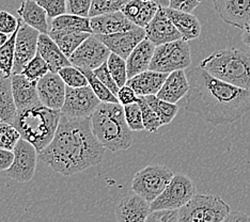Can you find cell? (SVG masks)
<instances>
[{
    "label": "cell",
    "instance_id": "cell-43",
    "mask_svg": "<svg viewBox=\"0 0 250 222\" xmlns=\"http://www.w3.org/2000/svg\"><path fill=\"white\" fill-rule=\"evenodd\" d=\"M179 221V209H160L150 213L146 222H177Z\"/></svg>",
    "mask_w": 250,
    "mask_h": 222
},
{
    "label": "cell",
    "instance_id": "cell-15",
    "mask_svg": "<svg viewBox=\"0 0 250 222\" xmlns=\"http://www.w3.org/2000/svg\"><path fill=\"white\" fill-rule=\"evenodd\" d=\"M111 53L119 55L125 60L134 48L146 39L145 28L136 26L134 29L112 34H95Z\"/></svg>",
    "mask_w": 250,
    "mask_h": 222
},
{
    "label": "cell",
    "instance_id": "cell-16",
    "mask_svg": "<svg viewBox=\"0 0 250 222\" xmlns=\"http://www.w3.org/2000/svg\"><path fill=\"white\" fill-rule=\"evenodd\" d=\"M146 38L158 46L165 43L181 40L182 36L166 13L164 7H160L155 16L145 28Z\"/></svg>",
    "mask_w": 250,
    "mask_h": 222
},
{
    "label": "cell",
    "instance_id": "cell-51",
    "mask_svg": "<svg viewBox=\"0 0 250 222\" xmlns=\"http://www.w3.org/2000/svg\"><path fill=\"white\" fill-rule=\"evenodd\" d=\"M242 41L250 48V22L242 29Z\"/></svg>",
    "mask_w": 250,
    "mask_h": 222
},
{
    "label": "cell",
    "instance_id": "cell-13",
    "mask_svg": "<svg viewBox=\"0 0 250 222\" xmlns=\"http://www.w3.org/2000/svg\"><path fill=\"white\" fill-rule=\"evenodd\" d=\"M20 27L15 42V60L12 74L21 73L22 68L38 54L40 32L19 19Z\"/></svg>",
    "mask_w": 250,
    "mask_h": 222
},
{
    "label": "cell",
    "instance_id": "cell-11",
    "mask_svg": "<svg viewBox=\"0 0 250 222\" xmlns=\"http://www.w3.org/2000/svg\"><path fill=\"white\" fill-rule=\"evenodd\" d=\"M14 161L8 170L7 174L11 179L27 183L35 176L39 152L29 141L21 138L14 147Z\"/></svg>",
    "mask_w": 250,
    "mask_h": 222
},
{
    "label": "cell",
    "instance_id": "cell-2",
    "mask_svg": "<svg viewBox=\"0 0 250 222\" xmlns=\"http://www.w3.org/2000/svg\"><path fill=\"white\" fill-rule=\"evenodd\" d=\"M105 151L92 132L90 119L61 116L54 139L39 153V159L55 172L72 176L100 164Z\"/></svg>",
    "mask_w": 250,
    "mask_h": 222
},
{
    "label": "cell",
    "instance_id": "cell-54",
    "mask_svg": "<svg viewBox=\"0 0 250 222\" xmlns=\"http://www.w3.org/2000/svg\"><path fill=\"white\" fill-rule=\"evenodd\" d=\"M143 1H152V0H143Z\"/></svg>",
    "mask_w": 250,
    "mask_h": 222
},
{
    "label": "cell",
    "instance_id": "cell-8",
    "mask_svg": "<svg viewBox=\"0 0 250 222\" xmlns=\"http://www.w3.org/2000/svg\"><path fill=\"white\" fill-rule=\"evenodd\" d=\"M173 175L172 171L164 164H150L134 175L132 190L151 203L169 185Z\"/></svg>",
    "mask_w": 250,
    "mask_h": 222
},
{
    "label": "cell",
    "instance_id": "cell-32",
    "mask_svg": "<svg viewBox=\"0 0 250 222\" xmlns=\"http://www.w3.org/2000/svg\"><path fill=\"white\" fill-rule=\"evenodd\" d=\"M81 70L86 75L91 89L102 102H120L117 96L96 77L93 70H87V68H81Z\"/></svg>",
    "mask_w": 250,
    "mask_h": 222
},
{
    "label": "cell",
    "instance_id": "cell-25",
    "mask_svg": "<svg viewBox=\"0 0 250 222\" xmlns=\"http://www.w3.org/2000/svg\"><path fill=\"white\" fill-rule=\"evenodd\" d=\"M166 13L172 20L174 26L181 33L182 39L185 41H191L196 40L201 34V24L199 21L198 17L189 12H184V11L174 10L171 8H165Z\"/></svg>",
    "mask_w": 250,
    "mask_h": 222
},
{
    "label": "cell",
    "instance_id": "cell-9",
    "mask_svg": "<svg viewBox=\"0 0 250 222\" xmlns=\"http://www.w3.org/2000/svg\"><path fill=\"white\" fill-rule=\"evenodd\" d=\"M195 195L196 186L190 178L182 173L174 174L165 190L150 203L151 212L160 209H180Z\"/></svg>",
    "mask_w": 250,
    "mask_h": 222
},
{
    "label": "cell",
    "instance_id": "cell-24",
    "mask_svg": "<svg viewBox=\"0 0 250 222\" xmlns=\"http://www.w3.org/2000/svg\"><path fill=\"white\" fill-rule=\"evenodd\" d=\"M168 75V73L146 70L127 79L126 84L132 87L138 96L157 94Z\"/></svg>",
    "mask_w": 250,
    "mask_h": 222
},
{
    "label": "cell",
    "instance_id": "cell-14",
    "mask_svg": "<svg viewBox=\"0 0 250 222\" xmlns=\"http://www.w3.org/2000/svg\"><path fill=\"white\" fill-rule=\"evenodd\" d=\"M41 104L56 110H61L65 101L66 84L58 73L48 72L37 83Z\"/></svg>",
    "mask_w": 250,
    "mask_h": 222
},
{
    "label": "cell",
    "instance_id": "cell-6",
    "mask_svg": "<svg viewBox=\"0 0 250 222\" xmlns=\"http://www.w3.org/2000/svg\"><path fill=\"white\" fill-rule=\"evenodd\" d=\"M231 213L229 204L218 196L195 195L179 209L181 222H220Z\"/></svg>",
    "mask_w": 250,
    "mask_h": 222
},
{
    "label": "cell",
    "instance_id": "cell-46",
    "mask_svg": "<svg viewBox=\"0 0 250 222\" xmlns=\"http://www.w3.org/2000/svg\"><path fill=\"white\" fill-rule=\"evenodd\" d=\"M143 4H144L143 0H129L128 2L124 4V7L122 8L121 12L125 16H126L129 20H132L134 22L140 13V10H141V8H143Z\"/></svg>",
    "mask_w": 250,
    "mask_h": 222
},
{
    "label": "cell",
    "instance_id": "cell-44",
    "mask_svg": "<svg viewBox=\"0 0 250 222\" xmlns=\"http://www.w3.org/2000/svg\"><path fill=\"white\" fill-rule=\"evenodd\" d=\"M20 27L18 17H15L7 11H0V31L11 36Z\"/></svg>",
    "mask_w": 250,
    "mask_h": 222
},
{
    "label": "cell",
    "instance_id": "cell-28",
    "mask_svg": "<svg viewBox=\"0 0 250 222\" xmlns=\"http://www.w3.org/2000/svg\"><path fill=\"white\" fill-rule=\"evenodd\" d=\"M16 112L18 108L14 101L11 77L5 76L0 71V119L2 122L12 124Z\"/></svg>",
    "mask_w": 250,
    "mask_h": 222
},
{
    "label": "cell",
    "instance_id": "cell-1",
    "mask_svg": "<svg viewBox=\"0 0 250 222\" xmlns=\"http://www.w3.org/2000/svg\"><path fill=\"white\" fill-rule=\"evenodd\" d=\"M187 78L185 109L214 126L234 123L250 111V89L220 81L201 66L189 70Z\"/></svg>",
    "mask_w": 250,
    "mask_h": 222
},
{
    "label": "cell",
    "instance_id": "cell-17",
    "mask_svg": "<svg viewBox=\"0 0 250 222\" xmlns=\"http://www.w3.org/2000/svg\"><path fill=\"white\" fill-rule=\"evenodd\" d=\"M216 13L226 24L238 29L250 22V0H212Z\"/></svg>",
    "mask_w": 250,
    "mask_h": 222
},
{
    "label": "cell",
    "instance_id": "cell-30",
    "mask_svg": "<svg viewBox=\"0 0 250 222\" xmlns=\"http://www.w3.org/2000/svg\"><path fill=\"white\" fill-rule=\"evenodd\" d=\"M145 99L146 100L147 104L152 107V109L156 112L158 118L161 119L163 125L171 123L175 116L178 115L179 107L177 104L161 100L160 98H157L156 94L146 95L145 96Z\"/></svg>",
    "mask_w": 250,
    "mask_h": 222
},
{
    "label": "cell",
    "instance_id": "cell-22",
    "mask_svg": "<svg viewBox=\"0 0 250 222\" xmlns=\"http://www.w3.org/2000/svg\"><path fill=\"white\" fill-rule=\"evenodd\" d=\"M38 53L46 61L49 71L53 73H58L62 67L72 64L70 59L62 53L58 45L47 33H40Z\"/></svg>",
    "mask_w": 250,
    "mask_h": 222
},
{
    "label": "cell",
    "instance_id": "cell-39",
    "mask_svg": "<svg viewBox=\"0 0 250 222\" xmlns=\"http://www.w3.org/2000/svg\"><path fill=\"white\" fill-rule=\"evenodd\" d=\"M124 113L128 127L132 129L133 132H141V130H145L143 112H141L140 106L137 101L125 105Z\"/></svg>",
    "mask_w": 250,
    "mask_h": 222
},
{
    "label": "cell",
    "instance_id": "cell-3",
    "mask_svg": "<svg viewBox=\"0 0 250 222\" xmlns=\"http://www.w3.org/2000/svg\"><path fill=\"white\" fill-rule=\"evenodd\" d=\"M91 128L106 150L125 151L133 144V130L125 119L120 102H101L91 117Z\"/></svg>",
    "mask_w": 250,
    "mask_h": 222
},
{
    "label": "cell",
    "instance_id": "cell-33",
    "mask_svg": "<svg viewBox=\"0 0 250 222\" xmlns=\"http://www.w3.org/2000/svg\"><path fill=\"white\" fill-rule=\"evenodd\" d=\"M107 66L119 87L121 88L126 84L128 79L126 60L115 53H111L107 59Z\"/></svg>",
    "mask_w": 250,
    "mask_h": 222
},
{
    "label": "cell",
    "instance_id": "cell-52",
    "mask_svg": "<svg viewBox=\"0 0 250 222\" xmlns=\"http://www.w3.org/2000/svg\"><path fill=\"white\" fill-rule=\"evenodd\" d=\"M9 38H10L9 34H7V33H4V32H1V31H0V47L3 46V45L8 42Z\"/></svg>",
    "mask_w": 250,
    "mask_h": 222
},
{
    "label": "cell",
    "instance_id": "cell-20",
    "mask_svg": "<svg viewBox=\"0 0 250 222\" xmlns=\"http://www.w3.org/2000/svg\"><path fill=\"white\" fill-rule=\"evenodd\" d=\"M90 24L93 34H112L134 29L136 27L121 11L91 17Z\"/></svg>",
    "mask_w": 250,
    "mask_h": 222
},
{
    "label": "cell",
    "instance_id": "cell-47",
    "mask_svg": "<svg viewBox=\"0 0 250 222\" xmlns=\"http://www.w3.org/2000/svg\"><path fill=\"white\" fill-rule=\"evenodd\" d=\"M117 98L119 101H120V104H122L123 106L132 104V102H136L138 101V95L136 94L134 89L129 87L128 84H125L119 89Z\"/></svg>",
    "mask_w": 250,
    "mask_h": 222
},
{
    "label": "cell",
    "instance_id": "cell-55",
    "mask_svg": "<svg viewBox=\"0 0 250 222\" xmlns=\"http://www.w3.org/2000/svg\"><path fill=\"white\" fill-rule=\"evenodd\" d=\"M1 122H2V120H1V119H0V123H1Z\"/></svg>",
    "mask_w": 250,
    "mask_h": 222
},
{
    "label": "cell",
    "instance_id": "cell-42",
    "mask_svg": "<svg viewBox=\"0 0 250 222\" xmlns=\"http://www.w3.org/2000/svg\"><path fill=\"white\" fill-rule=\"evenodd\" d=\"M93 73L95 74L96 77H98L100 81L103 82L106 87L117 96L120 87H119L117 82L115 81V79H113V77L111 76L109 68H108V66H107V61L105 62V63L102 64L101 66L96 67L95 70H93Z\"/></svg>",
    "mask_w": 250,
    "mask_h": 222
},
{
    "label": "cell",
    "instance_id": "cell-19",
    "mask_svg": "<svg viewBox=\"0 0 250 222\" xmlns=\"http://www.w3.org/2000/svg\"><path fill=\"white\" fill-rule=\"evenodd\" d=\"M11 81H12V91L18 111L42 105L38 94V81H31L21 73L12 74Z\"/></svg>",
    "mask_w": 250,
    "mask_h": 222
},
{
    "label": "cell",
    "instance_id": "cell-40",
    "mask_svg": "<svg viewBox=\"0 0 250 222\" xmlns=\"http://www.w3.org/2000/svg\"><path fill=\"white\" fill-rule=\"evenodd\" d=\"M36 1L46 11L48 19H56L65 14L67 11V0H36Z\"/></svg>",
    "mask_w": 250,
    "mask_h": 222
},
{
    "label": "cell",
    "instance_id": "cell-10",
    "mask_svg": "<svg viewBox=\"0 0 250 222\" xmlns=\"http://www.w3.org/2000/svg\"><path fill=\"white\" fill-rule=\"evenodd\" d=\"M101 101L90 85L72 88L66 85L65 101L61 108V115L75 119H91Z\"/></svg>",
    "mask_w": 250,
    "mask_h": 222
},
{
    "label": "cell",
    "instance_id": "cell-41",
    "mask_svg": "<svg viewBox=\"0 0 250 222\" xmlns=\"http://www.w3.org/2000/svg\"><path fill=\"white\" fill-rule=\"evenodd\" d=\"M160 5L155 3L154 1H144L143 8L140 10V13L137 16V19L135 20L134 24L141 28H146V25L153 20V17L155 16Z\"/></svg>",
    "mask_w": 250,
    "mask_h": 222
},
{
    "label": "cell",
    "instance_id": "cell-34",
    "mask_svg": "<svg viewBox=\"0 0 250 222\" xmlns=\"http://www.w3.org/2000/svg\"><path fill=\"white\" fill-rule=\"evenodd\" d=\"M137 102L140 106L141 112H143L145 130L149 133H156L158 129L164 126L161 119L158 118L156 112L152 109V107L147 104L145 96H138Z\"/></svg>",
    "mask_w": 250,
    "mask_h": 222
},
{
    "label": "cell",
    "instance_id": "cell-4",
    "mask_svg": "<svg viewBox=\"0 0 250 222\" xmlns=\"http://www.w3.org/2000/svg\"><path fill=\"white\" fill-rule=\"evenodd\" d=\"M61 116L60 110L39 105L16 112L12 125L40 153L54 139Z\"/></svg>",
    "mask_w": 250,
    "mask_h": 222
},
{
    "label": "cell",
    "instance_id": "cell-23",
    "mask_svg": "<svg viewBox=\"0 0 250 222\" xmlns=\"http://www.w3.org/2000/svg\"><path fill=\"white\" fill-rule=\"evenodd\" d=\"M155 48L156 45L146 38L134 48L126 59L128 79L149 70Z\"/></svg>",
    "mask_w": 250,
    "mask_h": 222
},
{
    "label": "cell",
    "instance_id": "cell-18",
    "mask_svg": "<svg viewBox=\"0 0 250 222\" xmlns=\"http://www.w3.org/2000/svg\"><path fill=\"white\" fill-rule=\"evenodd\" d=\"M151 213V205L145 198L130 193L122 198L116 207V220L120 222H145Z\"/></svg>",
    "mask_w": 250,
    "mask_h": 222
},
{
    "label": "cell",
    "instance_id": "cell-5",
    "mask_svg": "<svg viewBox=\"0 0 250 222\" xmlns=\"http://www.w3.org/2000/svg\"><path fill=\"white\" fill-rule=\"evenodd\" d=\"M199 66L216 78L236 87L250 89V54L235 47L215 51Z\"/></svg>",
    "mask_w": 250,
    "mask_h": 222
},
{
    "label": "cell",
    "instance_id": "cell-7",
    "mask_svg": "<svg viewBox=\"0 0 250 222\" xmlns=\"http://www.w3.org/2000/svg\"><path fill=\"white\" fill-rule=\"evenodd\" d=\"M190 64V47L187 41L181 39L156 46L149 70L169 74L178 70H185Z\"/></svg>",
    "mask_w": 250,
    "mask_h": 222
},
{
    "label": "cell",
    "instance_id": "cell-26",
    "mask_svg": "<svg viewBox=\"0 0 250 222\" xmlns=\"http://www.w3.org/2000/svg\"><path fill=\"white\" fill-rule=\"evenodd\" d=\"M20 19L41 33L49 32L47 13L36 0H22L18 9Z\"/></svg>",
    "mask_w": 250,
    "mask_h": 222
},
{
    "label": "cell",
    "instance_id": "cell-27",
    "mask_svg": "<svg viewBox=\"0 0 250 222\" xmlns=\"http://www.w3.org/2000/svg\"><path fill=\"white\" fill-rule=\"evenodd\" d=\"M49 31L93 33L90 24V17H83L72 13H65L53 19Z\"/></svg>",
    "mask_w": 250,
    "mask_h": 222
},
{
    "label": "cell",
    "instance_id": "cell-12",
    "mask_svg": "<svg viewBox=\"0 0 250 222\" xmlns=\"http://www.w3.org/2000/svg\"><path fill=\"white\" fill-rule=\"evenodd\" d=\"M111 54L110 49L95 36H91L84 40L73 55L70 57L72 65L87 70H95L107 61Z\"/></svg>",
    "mask_w": 250,
    "mask_h": 222
},
{
    "label": "cell",
    "instance_id": "cell-49",
    "mask_svg": "<svg viewBox=\"0 0 250 222\" xmlns=\"http://www.w3.org/2000/svg\"><path fill=\"white\" fill-rule=\"evenodd\" d=\"M14 161V152L0 149V171H7Z\"/></svg>",
    "mask_w": 250,
    "mask_h": 222
},
{
    "label": "cell",
    "instance_id": "cell-36",
    "mask_svg": "<svg viewBox=\"0 0 250 222\" xmlns=\"http://www.w3.org/2000/svg\"><path fill=\"white\" fill-rule=\"evenodd\" d=\"M60 77L63 79V81L67 87L72 88H81L88 85V79L86 75L83 73L81 68L74 65H67L62 67L58 72Z\"/></svg>",
    "mask_w": 250,
    "mask_h": 222
},
{
    "label": "cell",
    "instance_id": "cell-53",
    "mask_svg": "<svg viewBox=\"0 0 250 222\" xmlns=\"http://www.w3.org/2000/svg\"><path fill=\"white\" fill-rule=\"evenodd\" d=\"M152 1H154L155 3H157L158 5H160V7L167 8V7H169L170 0H152Z\"/></svg>",
    "mask_w": 250,
    "mask_h": 222
},
{
    "label": "cell",
    "instance_id": "cell-56",
    "mask_svg": "<svg viewBox=\"0 0 250 222\" xmlns=\"http://www.w3.org/2000/svg\"><path fill=\"white\" fill-rule=\"evenodd\" d=\"M0 71H1V68H0Z\"/></svg>",
    "mask_w": 250,
    "mask_h": 222
},
{
    "label": "cell",
    "instance_id": "cell-37",
    "mask_svg": "<svg viewBox=\"0 0 250 222\" xmlns=\"http://www.w3.org/2000/svg\"><path fill=\"white\" fill-rule=\"evenodd\" d=\"M129 0H92L89 17H94L102 14L112 13L121 11L124 4Z\"/></svg>",
    "mask_w": 250,
    "mask_h": 222
},
{
    "label": "cell",
    "instance_id": "cell-35",
    "mask_svg": "<svg viewBox=\"0 0 250 222\" xmlns=\"http://www.w3.org/2000/svg\"><path fill=\"white\" fill-rule=\"evenodd\" d=\"M48 72H50L48 64L46 63V61L42 58V56L38 53L24 66V68H22L21 71V74H24L26 77L31 79V81H38L42 77L46 75Z\"/></svg>",
    "mask_w": 250,
    "mask_h": 222
},
{
    "label": "cell",
    "instance_id": "cell-50",
    "mask_svg": "<svg viewBox=\"0 0 250 222\" xmlns=\"http://www.w3.org/2000/svg\"><path fill=\"white\" fill-rule=\"evenodd\" d=\"M225 221H250V216H248L247 214L244 213H230L228 217L226 218Z\"/></svg>",
    "mask_w": 250,
    "mask_h": 222
},
{
    "label": "cell",
    "instance_id": "cell-31",
    "mask_svg": "<svg viewBox=\"0 0 250 222\" xmlns=\"http://www.w3.org/2000/svg\"><path fill=\"white\" fill-rule=\"evenodd\" d=\"M19 30V29H18ZM18 30L10 36L8 42L0 47V68L5 76L11 77L15 60V42Z\"/></svg>",
    "mask_w": 250,
    "mask_h": 222
},
{
    "label": "cell",
    "instance_id": "cell-21",
    "mask_svg": "<svg viewBox=\"0 0 250 222\" xmlns=\"http://www.w3.org/2000/svg\"><path fill=\"white\" fill-rule=\"evenodd\" d=\"M189 91V81L184 70H178L169 73L168 77L156 94L157 98L172 104L177 102L187 95Z\"/></svg>",
    "mask_w": 250,
    "mask_h": 222
},
{
    "label": "cell",
    "instance_id": "cell-45",
    "mask_svg": "<svg viewBox=\"0 0 250 222\" xmlns=\"http://www.w3.org/2000/svg\"><path fill=\"white\" fill-rule=\"evenodd\" d=\"M91 4L92 0H67V11L72 14L89 17Z\"/></svg>",
    "mask_w": 250,
    "mask_h": 222
},
{
    "label": "cell",
    "instance_id": "cell-29",
    "mask_svg": "<svg viewBox=\"0 0 250 222\" xmlns=\"http://www.w3.org/2000/svg\"><path fill=\"white\" fill-rule=\"evenodd\" d=\"M48 34L54 41L58 45L67 58L73 55L84 40L88 39L91 34L88 32H58V31H49Z\"/></svg>",
    "mask_w": 250,
    "mask_h": 222
},
{
    "label": "cell",
    "instance_id": "cell-48",
    "mask_svg": "<svg viewBox=\"0 0 250 222\" xmlns=\"http://www.w3.org/2000/svg\"><path fill=\"white\" fill-rule=\"evenodd\" d=\"M201 2L202 0H170L169 8L191 13Z\"/></svg>",
    "mask_w": 250,
    "mask_h": 222
},
{
    "label": "cell",
    "instance_id": "cell-38",
    "mask_svg": "<svg viewBox=\"0 0 250 222\" xmlns=\"http://www.w3.org/2000/svg\"><path fill=\"white\" fill-rule=\"evenodd\" d=\"M21 138V136L14 125L7 122L0 123V149L13 151Z\"/></svg>",
    "mask_w": 250,
    "mask_h": 222
}]
</instances>
